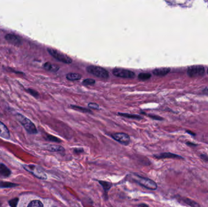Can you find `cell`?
I'll use <instances>...</instances> for the list:
<instances>
[{
	"instance_id": "cell-28",
	"label": "cell",
	"mask_w": 208,
	"mask_h": 207,
	"mask_svg": "<svg viewBox=\"0 0 208 207\" xmlns=\"http://www.w3.org/2000/svg\"><path fill=\"white\" fill-rule=\"evenodd\" d=\"M88 107L94 109H99V106L97 104L94 103H90L88 104Z\"/></svg>"
},
{
	"instance_id": "cell-20",
	"label": "cell",
	"mask_w": 208,
	"mask_h": 207,
	"mask_svg": "<svg viewBox=\"0 0 208 207\" xmlns=\"http://www.w3.org/2000/svg\"><path fill=\"white\" fill-rule=\"evenodd\" d=\"M151 77V74L149 73H141L138 76V78L141 80H148Z\"/></svg>"
},
{
	"instance_id": "cell-9",
	"label": "cell",
	"mask_w": 208,
	"mask_h": 207,
	"mask_svg": "<svg viewBox=\"0 0 208 207\" xmlns=\"http://www.w3.org/2000/svg\"><path fill=\"white\" fill-rule=\"evenodd\" d=\"M5 38L6 41L16 46H20L22 44V40L19 36L14 34H7L6 35Z\"/></svg>"
},
{
	"instance_id": "cell-15",
	"label": "cell",
	"mask_w": 208,
	"mask_h": 207,
	"mask_svg": "<svg viewBox=\"0 0 208 207\" xmlns=\"http://www.w3.org/2000/svg\"><path fill=\"white\" fill-rule=\"evenodd\" d=\"M43 68L47 70L53 72H55L57 70H58V69H59V67L58 66L55 65H53L49 62L45 63L43 65Z\"/></svg>"
},
{
	"instance_id": "cell-16",
	"label": "cell",
	"mask_w": 208,
	"mask_h": 207,
	"mask_svg": "<svg viewBox=\"0 0 208 207\" xmlns=\"http://www.w3.org/2000/svg\"><path fill=\"white\" fill-rule=\"evenodd\" d=\"M81 77H82V76L79 74H77V73L71 72L66 75V78L70 81L79 80L81 78Z\"/></svg>"
},
{
	"instance_id": "cell-31",
	"label": "cell",
	"mask_w": 208,
	"mask_h": 207,
	"mask_svg": "<svg viewBox=\"0 0 208 207\" xmlns=\"http://www.w3.org/2000/svg\"><path fill=\"white\" fill-rule=\"evenodd\" d=\"M186 145L188 146H189V147H196V146H198L197 144H195V143H192L190 142H186Z\"/></svg>"
},
{
	"instance_id": "cell-34",
	"label": "cell",
	"mask_w": 208,
	"mask_h": 207,
	"mask_svg": "<svg viewBox=\"0 0 208 207\" xmlns=\"http://www.w3.org/2000/svg\"><path fill=\"white\" fill-rule=\"evenodd\" d=\"M203 92H204V93H206V94H208V88L205 89L203 91Z\"/></svg>"
},
{
	"instance_id": "cell-3",
	"label": "cell",
	"mask_w": 208,
	"mask_h": 207,
	"mask_svg": "<svg viewBox=\"0 0 208 207\" xmlns=\"http://www.w3.org/2000/svg\"><path fill=\"white\" fill-rule=\"evenodd\" d=\"M47 52L54 58L63 63L71 64L72 62V60L71 58L68 57L67 55L60 52L59 51L49 47L47 48Z\"/></svg>"
},
{
	"instance_id": "cell-14",
	"label": "cell",
	"mask_w": 208,
	"mask_h": 207,
	"mask_svg": "<svg viewBox=\"0 0 208 207\" xmlns=\"http://www.w3.org/2000/svg\"><path fill=\"white\" fill-rule=\"evenodd\" d=\"M10 175V171L3 164L0 165V177H7Z\"/></svg>"
},
{
	"instance_id": "cell-5",
	"label": "cell",
	"mask_w": 208,
	"mask_h": 207,
	"mask_svg": "<svg viewBox=\"0 0 208 207\" xmlns=\"http://www.w3.org/2000/svg\"><path fill=\"white\" fill-rule=\"evenodd\" d=\"M188 74L190 77H200L204 74V68L202 66H192L188 68Z\"/></svg>"
},
{
	"instance_id": "cell-13",
	"label": "cell",
	"mask_w": 208,
	"mask_h": 207,
	"mask_svg": "<svg viewBox=\"0 0 208 207\" xmlns=\"http://www.w3.org/2000/svg\"><path fill=\"white\" fill-rule=\"evenodd\" d=\"M178 198L180 199V200L184 202L185 204L189 205L191 207H200V205L199 203L192 200L191 199H189V198H188L186 197H182L181 198L180 196H179Z\"/></svg>"
},
{
	"instance_id": "cell-7",
	"label": "cell",
	"mask_w": 208,
	"mask_h": 207,
	"mask_svg": "<svg viewBox=\"0 0 208 207\" xmlns=\"http://www.w3.org/2000/svg\"><path fill=\"white\" fill-rule=\"evenodd\" d=\"M23 167L28 171L33 174L36 177L42 179H46V175L40 168L35 165H23Z\"/></svg>"
},
{
	"instance_id": "cell-21",
	"label": "cell",
	"mask_w": 208,
	"mask_h": 207,
	"mask_svg": "<svg viewBox=\"0 0 208 207\" xmlns=\"http://www.w3.org/2000/svg\"><path fill=\"white\" fill-rule=\"evenodd\" d=\"M71 107H72V109H76V110L80 111H82V112H83V113H91V111L90 110V109H87V108H84V107H80V106L72 105V106H71Z\"/></svg>"
},
{
	"instance_id": "cell-24",
	"label": "cell",
	"mask_w": 208,
	"mask_h": 207,
	"mask_svg": "<svg viewBox=\"0 0 208 207\" xmlns=\"http://www.w3.org/2000/svg\"><path fill=\"white\" fill-rule=\"evenodd\" d=\"M95 82L96 81H95L94 80L88 78V79H86V80H83V84H85V85H93V84H95Z\"/></svg>"
},
{
	"instance_id": "cell-2",
	"label": "cell",
	"mask_w": 208,
	"mask_h": 207,
	"mask_svg": "<svg viewBox=\"0 0 208 207\" xmlns=\"http://www.w3.org/2000/svg\"><path fill=\"white\" fill-rule=\"evenodd\" d=\"M16 116L17 120L20 121V123L23 126V127L25 128V129L29 133L36 134L37 132V130H36L35 125L29 119L20 114H17Z\"/></svg>"
},
{
	"instance_id": "cell-18",
	"label": "cell",
	"mask_w": 208,
	"mask_h": 207,
	"mask_svg": "<svg viewBox=\"0 0 208 207\" xmlns=\"http://www.w3.org/2000/svg\"><path fill=\"white\" fill-rule=\"evenodd\" d=\"M118 115L123 116L124 117L130 118H134V119H142V117L138 115L135 114H124V113H119Z\"/></svg>"
},
{
	"instance_id": "cell-32",
	"label": "cell",
	"mask_w": 208,
	"mask_h": 207,
	"mask_svg": "<svg viewBox=\"0 0 208 207\" xmlns=\"http://www.w3.org/2000/svg\"><path fill=\"white\" fill-rule=\"evenodd\" d=\"M138 207H149V206L145 203H141L138 205Z\"/></svg>"
},
{
	"instance_id": "cell-10",
	"label": "cell",
	"mask_w": 208,
	"mask_h": 207,
	"mask_svg": "<svg viewBox=\"0 0 208 207\" xmlns=\"http://www.w3.org/2000/svg\"><path fill=\"white\" fill-rule=\"evenodd\" d=\"M156 159H181L184 160V157L174 153H161L158 155H154Z\"/></svg>"
},
{
	"instance_id": "cell-25",
	"label": "cell",
	"mask_w": 208,
	"mask_h": 207,
	"mask_svg": "<svg viewBox=\"0 0 208 207\" xmlns=\"http://www.w3.org/2000/svg\"><path fill=\"white\" fill-rule=\"evenodd\" d=\"M27 91L28 92V93H29L30 94H31L32 96H34V97H36H36H39V93H38L37 92H36V91L34 90V89H27Z\"/></svg>"
},
{
	"instance_id": "cell-22",
	"label": "cell",
	"mask_w": 208,
	"mask_h": 207,
	"mask_svg": "<svg viewBox=\"0 0 208 207\" xmlns=\"http://www.w3.org/2000/svg\"><path fill=\"white\" fill-rule=\"evenodd\" d=\"M99 183L103 186L104 189L105 190V192H107L112 186V184L109 183V182H102V181H99Z\"/></svg>"
},
{
	"instance_id": "cell-17",
	"label": "cell",
	"mask_w": 208,
	"mask_h": 207,
	"mask_svg": "<svg viewBox=\"0 0 208 207\" xmlns=\"http://www.w3.org/2000/svg\"><path fill=\"white\" fill-rule=\"evenodd\" d=\"M47 149L52 152H61L65 151L64 148L59 145H50L49 147H47Z\"/></svg>"
},
{
	"instance_id": "cell-29",
	"label": "cell",
	"mask_w": 208,
	"mask_h": 207,
	"mask_svg": "<svg viewBox=\"0 0 208 207\" xmlns=\"http://www.w3.org/2000/svg\"><path fill=\"white\" fill-rule=\"evenodd\" d=\"M200 158L203 161H204V162H208V157H207V155H206L204 154H201L200 155Z\"/></svg>"
},
{
	"instance_id": "cell-12",
	"label": "cell",
	"mask_w": 208,
	"mask_h": 207,
	"mask_svg": "<svg viewBox=\"0 0 208 207\" xmlns=\"http://www.w3.org/2000/svg\"><path fill=\"white\" fill-rule=\"evenodd\" d=\"M170 71V69L168 68H157L153 70V74L156 76H164Z\"/></svg>"
},
{
	"instance_id": "cell-11",
	"label": "cell",
	"mask_w": 208,
	"mask_h": 207,
	"mask_svg": "<svg viewBox=\"0 0 208 207\" xmlns=\"http://www.w3.org/2000/svg\"><path fill=\"white\" fill-rule=\"evenodd\" d=\"M0 137L6 139H9L10 138L9 131L1 121H0Z\"/></svg>"
},
{
	"instance_id": "cell-8",
	"label": "cell",
	"mask_w": 208,
	"mask_h": 207,
	"mask_svg": "<svg viewBox=\"0 0 208 207\" xmlns=\"http://www.w3.org/2000/svg\"><path fill=\"white\" fill-rule=\"evenodd\" d=\"M112 136L115 140L125 145H128L130 141L129 136L127 135L126 133H122V132L114 133L112 135Z\"/></svg>"
},
{
	"instance_id": "cell-23",
	"label": "cell",
	"mask_w": 208,
	"mask_h": 207,
	"mask_svg": "<svg viewBox=\"0 0 208 207\" xmlns=\"http://www.w3.org/2000/svg\"><path fill=\"white\" fill-rule=\"evenodd\" d=\"M15 185H17L12 183H8V182H0V187L1 188H10Z\"/></svg>"
},
{
	"instance_id": "cell-26",
	"label": "cell",
	"mask_w": 208,
	"mask_h": 207,
	"mask_svg": "<svg viewBox=\"0 0 208 207\" xmlns=\"http://www.w3.org/2000/svg\"><path fill=\"white\" fill-rule=\"evenodd\" d=\"M47 139L48 140L52 141V142H61V140L59 139H58L54 136H47Z\"/></svg>"
},
{
	"instance_id": "cell-36",
	"label": "cell",
	"mask_w": 208,
	"mask_h": 207,
	"mask_svg": "<svg viewBox=\"0 0 208 207\" xmlns=\"http://www.w3.org/2000/svg\"><path fill=\"white\" fill-rule=\"evenodd\" d=\"M0 205H1V203H0Z\"/></svg>"
},
{
	"instance_id": "cell-33",
	"label": "cell",
	"mask_w": 208,
	"mask_h": 207,
	"mask_svg": "<svg viewBox=\"0 0 208 207\" xmlns=\"http://www.w3.org/2000/svg\"><path fill=\"white\" fill-rule=\"evenodd\" d=\"M186 132H188V133H189V134H190V135H192V136H195V133H193V132H192L191 131H186Z\"/></svg>"
},
{
	"instance_id": "cell-6",
	"label": "cell",
	"mask_w": 208,
	"mask_h": 207,
	"mask_svg": "<svg viewBox=\"0 0 208 207\" xmlns=\"http://www.w3.org/2000/svg\"><path fill=\"white\" fill-rule=\"evenodd\" d=\"M112 72L114 76L124 78H133L135 77V74L133 72L124 69L115 68Z\"/></svg>"
},
{
	"instance_id": "cell-27",
	"label": "cell",
	"mask_w": 208,
	"mask_h": 207,
	"mask_svg": "<svg viewBox=\"0 0 208 207\" xmlns=\"http://www.w3.org/2000/svg\"><path fill=\"white\" fill-rule=\"evenodd\" d=\"M18 201V199L17 198L14 199H12V200L9 201V204L10 205V206L12 207H16L17 205Z\"/></svg>"
},
{
	"instance_id": "cell-1",
	"label": "cell",
	"mask_w": 208,
	"mask_h": 207,
	"mask_svg": "<svg viewBox=\"0 0 208 207\" xmlns=\"http://www.w3.org/2000/svg\"><path fill=\"white\" fill-rule=\"evenodd\" d=\"M131 178L134 182H136V183L139 184L140 185L146 188L152 190H155L157 188V184L152 180L144 177H141L139 176H136L134 174L132 176Z\"/></svg>"
},
{
	"instance_id": "cell-35",
	"label": "cell",
	"mask_w": 208,
	"mask_h": 207,
	"mask_svg": "<svg viewBox=\"0 0 208 207\" xmlns=\"http://www.w3.org/2000/svg\"><path fill=\"white\" fill-rule=\"evenodd\" d=\"M207 74H208V69H207Z\"/></svg>"
},
{
	"instance_id": "cell-19",
	"label": "cell",
	"mask_w": 208,
	"mask_h": 207,
	"mask_svg": "<svg viewBox=\"0 0 208 207\" xmlns=\"http://www.w3.org/2000/svg\"><path fill=\"white\" fill-rule=\"evenodd\" d=\"M28 207H43V205L40 200H35L31 202Z\"/></svg>"
},
{
	"instance_id": "cell-4",
	"label": "cell",
	"mask_w": 208,
	"mask_h": 207,
	"mask_svg": "<svg viewBox=\"0 0 208 207\" xmlns=\"http://www.w3.org/2000/svg\"><path fill=\"white\" fill-rule=\"evenodd\" d=\"M87 70L90 74L97 77L107 78L109 77L108 72L104 68L97 66H89L87 68Z\"/></svg>"
},
{
	"instance_id": "cell-30",
	"label": "cell",
	"mask_w": 208,
	"mask_h": 207,
	"mask_svg": "<svg viewBox=\"0 0 208 207\" xmlns=\"http://www.w3.org/2000/svg\"><path fill=\"white\" fill-rule=\"evenodd\" d=\"M150 117L153 118V119H156V120H163V118L160 117H159V116H156V115H149Z\"/></svg>"
}]
</instances>
